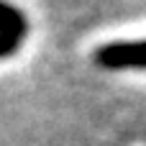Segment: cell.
I'll list each match as a JSON object with an SVG mask.
<instances>
[{"instance_id":"1","label":"cell","mask_w":146,"mask_h":146,"mask_svg":"<svg viewBox=\"0 0 146 146\" xmlns=\"http://www.w3.org/2000/svg\"><path fill=\"white\" fill-rule=\"evenodd\" d=\"M95 59L108 67V69H128V67H136V69H146V41L141 44H128V41H121V44H105L98 49Z\"/></svg>"},{"instance_id":"2","label":"cell","mask_w":146,"mask_h":146,"mask_svg":"<svg viewBox=\"0 0 146 146\" xmlns=\"http://www.w3.org/2000/svg\"><path fill=\"white\" fill-rule=\"evenodd\" d=\"M26 33V18L18 8L0 0V56L13 54Z\"/></svg>"}]
</instances>
